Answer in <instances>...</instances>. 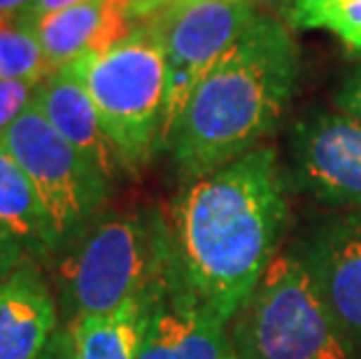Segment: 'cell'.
Listing matches in <instances>:
<instances>
[{
    "mask_svg": "<svg viewBox=\"0 0 361 359\" xmlns=\"http://www.w3.org/2000/svg\"><path fill=\"white\" fill-rule=\"evenodd\" d=\"M287 217L278 152L259 145L184 182L166 215L175 273L228 324L278 255Z\"/></svg>",
    "mask_w": 361,
    "mask_h": 359,
    "instance_id": "cell-1",
    "label": "cell"
},
{
    "mask_svg": "<svg viewBox=\"0 0 361 359\" xmlns=\"http://www.w3.org/2000/svg\"><path fill=\"white\" fill-rule=\"evenodd\" d=\"M298 80V47L287 26L259 12L184 105L166 150L184 180L235 162L278 126Z\"/></svg>",
    "mask_w": 361,
    "mask_h": 359,
    "instance_id": "cell-2",
    "label": "cell"
},
{
    "mask_svg": "<svg viewBox=\"0 0 361 359\" xmlns=\"http://www.w3.org/2000/svg\"><path fill=\"white\" fill-rule=\"evenodd\" d=\"M171 266V229L164 212H101L68 243L61 259L59 280L68 322L152 294Z\"/></svg>",
    "mask_w": 361,
    "mask_h": 359,
    "instance_id": "cell-3",
    "label": "cell"
},
{
    "mask_svg": "<svg viewBox=\"0 0 361 359\" xmlns=\"http://www.w3.org/2000/svg\"><path fill=\"white\" fill-rule=\"evenodd\" d=\"M68 68L87 87L124 173H140L164 147L166 63L157 33L137 24L112 47Z\"/></svg>",
    "mask_w": 361,
    "mask_h": 359,
    "instance_id": "cell-4",
    "label": "cell"
},
{
    "mask_svg": "<svg viewBox=\"0 0 361 359\" xmlns=\"http://www.w3.org/2000/svg\"><path fill=\"white\" fill-rule=\"evenodd\" d=\"M233 320L238 359H357L359 348L294 255H275Z\"/></svg>",
    "mask_w": 361,
    "mask_h": 359,
    "instance_id": "cell-5",
    "label": "cell"
},
{
    "mask_svg": "<svg viewBox=\"0 0 361 359\" xmlns=\"http://www.w3.org/2000/svg\"><path fill=\"white\" fill-rule=\"evenodd\" d=\"M0 147L33 185L47 210L59 252L103 212L112 182L49 124L35 103L0 133Z\"/></svg>",
    "mask_w": 361,
    "mask_h": 359,
    "instance_id": "cell-6",
    "label": "cell"
},
{
    "mask_svg": "<svg viewBox=\"0 0 361 359\" xmlns=\"http://www.w3.org/2000/svg\"><path fill=\"white\" fill-rule=\"evenodd\" d=\"M257 14L250 0H182L147 21L166 63L164 147L198 82L233 47Z\"/></svg>",
    "mask_w": 361,
    "mask_h": 359,
    "instance_id": "cell-7",
    "label": "cell"
},
{
    "mask_svg": "<svg viewBox=\"0 0 361 359\" xmlns=\"http://www.w3.org/2000/svg\"><path fill=\"white\" fill-rule=\"evenodd\" d=\"M291 175L319 201L361 208V121L310 112L291 128Z\"/></svg>",
    "mask_w": 361,
    "mask_h": 359,
    "instance_id": "cell-8",
    "label": "cell"
},
{
    "mask_svg": "<svg viewBox=\"0 0 361 359\" xmlns=\"http://www.w3.org/2000/svg\"><path fill=\"white\" fill-rule=\"evenodd\" d=\"M228 350L226 322L184 285L173 264L145 308L137 359H224Z\"/></svg>",
    "mask_w": 361,
    "mask_h": 359,
    "instance_id": "cell-9",
    "label": "cell"
},
{
    "mask_svg": "<svg viewBox=\"0 0 361 359\" xmlns=\"http://www.w3.org/2000/svg\"><path fill=\"white\" fill-rule=\"evenodd\" d=\"M303 264L345 334L361 348V208L322 224Z\"/></svg>",
    "mask_w": 361,
    "mask_h": 359,
    "instance_id": "cell-10",
    "label": "cell"
},
{
    "mask_svg": "<svg viewBox=\"0 0 361 359\" xmlns=\"http://www.w3.org/2000/svg\"><path fill=\"white\" fill-rule=\"evenodd\" d=\"M59 255L47 210L19 164L0 147V278Z\"/></svg>",
    "mask_w": 361,
    "mask_h": 359,
    "instance_id": "cell-11",
    "label": "cell"
},
{
    "mask_svg": "<svg viewBox=\"0 0 361 359\" xmlns=\"http://www.w3.org/2000/svg\"><path fill=\"white\" fill-rule=\"evenodd\" d=\"M33 103L49 124L107 180L114 182L119 173H124L121 159L107 138L87 87L71 68L63 66L51 71L37 84Z\"/></svg>",
    "mask_w": 361,
    "mask_h": 359,
    "instance_id": "cell-12",
    "label": "cell"
},
{
    "mask_svg": "<svg viewBox=\"0 0 361 359\" xmlns=\"http://www.w3.org/2000/svg\"><path fill=\"white\" fill-rule=\"evenodd\" d=\"M130 28L133 24L128 19V0H84L33 24L49 71L105 51Z\"/></svg>",
    "mask_w": 361,
    "mask_h": 359,
    "instance_id": "cell-13",
    "label": "cell"
},
{
    "mask_svg": "<svg viewBox=\"0 0 361 359\" xmlns=\"http://www.w3.org/2000/svg\"><path fill=\"white\" fill-rule=\"evenodd\" d=\"M56 329V301L40 266L0 278V359H37Z\"/></svg>",
    "mask_w": 361,
    "mask_h": 359,
    "instance_id": "cell-14",
    "label": "cell"
},
{
    "mask_svg": "<svg viewBox=\"0 0 361 359\" xmlns=\"http://www.w3.org/2000/svg\"><path fill=\"white\" fill-rule=\"evenodd\" d=\"M149 296L130 299L110 312L66 322L73 341V359H137Z\"/></svg>",
    "mask_w": 361,
    "mask_h": 359,
    "instance_id": "cell-15",
    "label": "cell"
},
{
    "mask_svg": "<svg viewBox=\"0 0 361 359\" xmlns=\"http://www.w3.org/2000/svg\"><path fill=\"white\" fill-rule=\"evenodd\" d=\"M287 19L296 28L329 30L361 54V0H294Z\"/></svg>",
    "mask_w": 361,
    "mask_h": 359,
    "instance_id": "cell-16",
    "label": "cell"
},
{
    "mask_svg": "<svg viewBox=\"0 0 361 359\" xmlns=\"http://www.w3.org/2000/svg\"><path fill=\"white\" fill-rule=\"evenodd\" d=\"M51 71L33 26L0 19V80L42 82Z\"/></svg>",
    "mask_w": 361,
    "mask_h": 359,
    "instance_id": "cell-17",
    "label": "cell"
},
{
    "mask_svg": "<svg viewBox=\"0 0 361 359\" xmlns=\"http://www.w3.org/2000/svg\"><path fill=\"white\" fill-rule=\"evenodd\" d=\"M40 82L30 80H0V133L10 128L33 103L35 89Z\"/></svg>",
    "mask_w": 361,
    "mask_h": 359,
    "instance_id": "cell-18",
    "label": "cell"
},
{
    "mask_svg": "<svg viewBox=\"0 0 361 359\" xmlns=\"http://www.w3.org/2000/svg\"><path fill=\"white\" fill-rule=\"evenodd\" d=\"M336 105L341 112L361 121V66L343 80L341 89L336 91Z\"/></svg>",
    "mask_w": 361,
    "mask_h": 359,
    "instance_id": "cell-19",
    "label": "cell"
},
{
    "mask_svg": "<svg viewBox=\"0 0 361 359\" xmlns=\"http://www.w3.org/2000/svg\"><path fill=\"white\" fill-rule=\"evenodd\" d=\"M78 3H84V0H30L24 10H21L17 17H12V19H17V21H21V24H26V26H33L42 17H47V14L63 10V7L78 5Z\"/></svg>",
    "mask_w": 361,
    "mask_h": 359,
    "instance_id": "cell-20",
    "label": "cell"
},
{
    "mask_svg": "<svg viewBox=\"0 0 361 359\" xmlns=\"http://www.w3.org/2000/svg\"><path fill=\"white\" fill-rule=\"evenodd\" d=\"M182 0H128V19L130 24H147L161 12H166L168 7L178 5Z\"/></svg>",
    "mask_w": 361,
    "mask_h": 359,
    "instance_id": "cell-21",
    "label": "cell"
},
{
    "mask_svg": "<svg viewBox=\"0 0 361 359\" xmlns=\"http://www.w3.org/2000/svg\"><path fill=\"white\" fill-rule=\"evenodd\" d=\"M37 359H73V341L68 327H59Z\"/></svg>",
    "mask_w": 361,
    "mask_h": 359,
    "instance_id": "cell-22",
    "label": "cell"
},
{
    "mask_svg": "<svg viewBox=\"0 0 361 359\" xmlns=\"http://www.w3.org/2000/svg\"><path fill=\"white\" fill-rule=\"evenodd\" d=\"M250 3L255 5L259 12H266V14L271 12L273 17L275 14H284V17H287L294 0H250Z\"/></svg>",
    "mask_w": 361,
    "mask_h": 359,
    "instance_id": "cell-23",
    "label": "cell"
},
{
    "mask_svg": "<svg viewBox=\"0 0 361 359\" xmlns=\"http://www.w3.org/2000/svg\"><path fill=\"white\" fill-rule=\"evenodd\" d=\"M30 0H0V19H12L24 10Z\"/></svg>",
    "mask_w": 361,
    "mask_h": 359,
    "instance_id": "cell-24",
    "label": "cell"
},
{
    "mask_svg": "<svg viewBox=\"0 0 361 359\" xmlns=\"http://www.w3.org/2000/svg\"><path fill=\"white\" fill-rule=\"evenodd\" d=\"M224 359H238V355H235V350L231 348V350H228V353L224 355Z\"/></svg>",
    "mask_w": 361,
    "mask_h": 359,
    "instance_id": "cell-25",
    "label": "cell"
}]
</instances>
